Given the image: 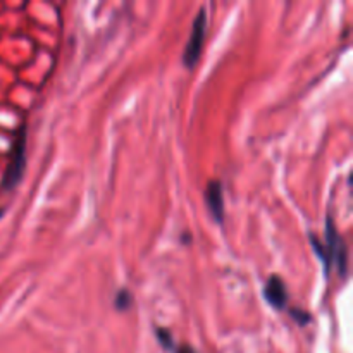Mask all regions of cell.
Returning a JSON list of instances; mask_svg holds the SVG:
<instances>
[{
    "label": "cell",
    "instance_id": "1",
    "mask_svg": "<svg viewBox=\"0 0 353 353\" xmlns=\"http://www.w3.org/2000/svg\"><path fill=\"white\" fill-rule=\"evenodd\" d=\"M205 31H207V12L205 9H200L199 14L195 17V23H193L192 33H190L188 43H186L185 52H183V64L188 69H192L193 65L199 62L200 54H202L203 40H205Z\"/></svg>",
    "mask_w": 353,
    "mask_h": 353
},
{
    "label": "cell",
    "instance_id": "2",
    "mask_svg": "<svg viewBox=\"0 0 353 353\" xmlns=\"http://www.w3.org/2000/svg\"><path fill=\"white\" fill-rule=\"evenodd\" d=\"M24 164H26V130H21L16 143H14L12 154H10V162L6 169V174L2 178L3 188H14L19 183L21 176L24 172Z\"/></svg>",
    "mask_w": 353,
    "mask_h": 353
},
{
    "label": "cell",
    "instance_id": "3",
    "mask_svg": "<svg viewBox=\"0 0 353 353\" xmlns=\"http://www.w3.org/2000/svg\"><path fill=\"white\" fill-rule=\"evenodd\" d=\"M326 234H327V241L324 245H326L330 262L334 261V264L340 268L341 274L345 276L347 274V245L343 243L341 236L336 233L334 224L331 223V219H327Z\"/></svg>",
    "mask_w": 353,
    "mask_h": 353
},
{
    "label": "cell",
    "instance_id": "4",
    "mask_svg": "<svg viewBox=\"0 0 353 353\" xmlns=\"http://www.w3.org/2000/svg\"><path fill=\"white\" fill-rule=\"evenodd\" d=\"M264 296L268 300L269 305L274 309H285L286 302H288V293H286V286L279 276H271L264 286Z\"/></svg>",
    "mask_w": 353,
    "mask_h": 353
},
{
    "label": "cell",
    "instance_id": "5",
    "mask_svg": "<svg viewBox=\"0 0 353 353\" xmlns=\"http://www.w3.org/2000/svg\"><path fill=\"white\" fill-rule=\"evenodd\" d=\"M205 202L209 205L210 214L217 223H223L224 219V195L223 185L217 179H212L205 190Z\"/></svg>",
    "mask_w": 353,
    "mask_h": 353
},
{
    "label": "cell",
    "instance_id": "6",
    "mask_svg": "<svg viewBox=\"0 0 353 353\" xmlns=\"http://www.w3.org/2000/svg\"><path fill=\"white\" fill-rule=\"evenodd\" d=\"M131 302H133V296H131V293L128 292V290H119V293L116 295V300H114V303H116V309H119V310L130 309Z\"/></svg>",
    "mask_w": 353,
    "mask_h": 353
},
{
    "label": "cell",
    "instance_id": "7",
    "mask_svg": "<svg viewBox=\"0 0 353 353\" xmlns=\"http://www.w3.org/2000/svg\"><path fill=\"white\" fill-rule=\"evenodd\" d=\"M157 338L161 341V345L164 348H172L174 347V341H172L171 333L168 330H157Z\"/></svg>",
    "mask_w": 353,
    "mask_h": 353
},
{
    "label": "cell",
    "instance_id": "8",
    "mask_svg": "<svg viewBox=\"0 0 353 353\" xmlns=\"http://www.w3.org/2000/svg\"><path fill=\"white\" fill-rule=\"evenodd\" d=\"M292 316H293V319L296 321V323H300V324H307L310 321V316L307 312H302V310H296V309H293L292 310Z\"/></svg>",
    "mask_w": 353,
    "mask_h": 353
},
{
    "label": "cell",
    "instance_id": "9",
    "mask_svg": "<svg viewBox=\"0 0 353 353\" xmlns=\"http://www.w3.org/2000/svg\"><path fill=\"white\" fill-rule=\"evenodd\" d=\"M176 353H196L190 345H183V347L176 348Z\"/></svg>",
    "mask_w": 353,
    "mask_h": 353
}]
</instances>
